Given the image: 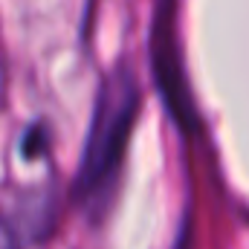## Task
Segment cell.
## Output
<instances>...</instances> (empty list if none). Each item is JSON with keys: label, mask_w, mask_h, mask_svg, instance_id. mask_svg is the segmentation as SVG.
Wrapping results in <instances>:
<instances>
[{"label": "cell", "mask_w": 249, "mask_h": 249, "mask_svg": "<svg viewBox=\"0 0 249 249\" xmlns=\"http://www.w3.org/2000/svg\"><path fill=\"white\" fill-rule=\"evenodd\" d=\"M136 113H139V81L136 72L127 64H122L99 84L78 177H75V200L90 214H105L119 186L124 148L136 122Z\"/></svg>", "instance_id": "1"}]
</instances>
